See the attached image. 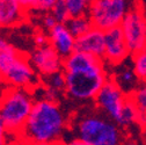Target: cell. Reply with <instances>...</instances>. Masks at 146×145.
I'll return each mask as SVG.
<instances>
[{
    "mask_svg": "<svg viewBox=\"0 0 146 145\" xmlns=\"http://www.w3.org/2000/svg\"><path fill=\"white\" fill-rule=\"evenodd\" d=\"M115 80L126 94H130L131 92H133V90L138 87L137 82L139 81L133 67L132 69L131 67H123L117 73V78Z\"/></svg>",
    "mask_w": 146,
    "mask_h": 145,
    "instance_id": "9a60e30c",
    "label": "cell"
},
{
    "mask_svg": "<svg viewBox=\"0 0 146 145\" xmlns=\"http://www.w3.org/2000/svg\"><path fill=\"white\" fill-rule=\"evenodd\" d=\"M133 56V69L140 82H146V48Z\"/></svg>",
    "mask_w": 146,
    "mask_h": 145,
    "instance_id": "ffe728a7",
    "label": "cell"
},
{
    "mask_svg": "<svg viewBox=\"0 0 146 145\" xmlns=\"http://www.w3.org/2000/svg\"><path fill=\"white\" fill-rule=\"evenodd\" d=\"M30 62L40 76L46 77L63 70L64 58L49 43L44 47H36L30 55Z\"/></svg>",
    "mask_w": 146,
    "mask_h": 145,
    "instance_id": "9c48e42d",
    "label": "cell"
},
{
    "mask_svg": "<svg viewBox=\"0 0 146 145\" xmlns=\"http://www.w3.org/2000/svg\"><path fill=\"white\" fill-rule=\"evenodd\" d=\"M36 70L34 69L30 58L20 53L5 71L1 72L3 81L11 87L34 88L36 85Z\"/></svg>",
    "mask_w": 146,
    "mask_h": 145,
    "instance_id": "ba28073f",
    "label": "cell"
},
{
    "mask_svg": "<svg viewBox=\"0 0 146 145\" xmlns=\"http://www.w3.org/2000/svg\"><path fill=\"white\" fill-rule=\"evenodd\" d=\"M20 51L14 45H12L6 40L0 41V71H5L17 57L20 56Z\"/></svg>",
    "mask_w": 146,
    "mask_h": 145,
    "instance_id": "2e32d148",
    "label": "cell"
},
{
    "mask_svg": "<svg viewBox=\"0 0 146 145\" xmlns=\"http://www.w3.org/2000/svg\"><path fill=\"white\" fill-rule=\"evenodd\" d=\"M65 25L76 37H79V36L84 35L85 33H87L88 30H90L94 27L88 14L78 15V16H70L66 20Z\"/></svg>",
    "mask_w": 146,
    "mask_h": 145,
    "instance_id": "5bb4252c",
    "label": "cell"
},
{
    "mask_svg": "<svg viewBox=\"0 0 146 145\" xmlns=\"http://www.w3.org/2000/svg\"><path fill=\"white\" fill-rule=\"evenodd\" d=\"M141 125H144V128L146 129V114H144V121H143V124Z\"/></svg>",
    "mask_w": 146,
    "mask_h": 145,
    "instance_id": "4316f807",
    "label": "cell"
},
{
    "mask_svg": "<svg viewBox=\"0 0 146 145\" xmlns=\"http://www.w3.org/2000/svg\"><path fill=\"white\" fill-rule=\"evenodd\" d=\"M49 41L63 58L68 57L72 52L76 51L77 37L70 31L65 23L58 22L49 30Z\"/></svg>",
    "mask_w": 146,
    "mask_h": 145,
    "instance_id": "7c38bea8",
    "label": "cell"
},
{
    "mask_svg": "<svg viewBox=\"0 0 146 145\" xmlns=\"http://www.w3.org/2000/svg\"><path fill=\"white\" fill-rule=\"evenodd\" d=\"M103 58L76 50L64 58L63 70L66 77V94L74 100L95 99L108 78Z\"/></svg>",
    "mask_w": 146,
    "mask_h": 145,
    "instance_id": "6da1fadb",
    "label": "cell"
},
{
    "mask_svg": "<svg viewBox=\"0 0 146 145\" xmlns=\"http://www.w3.org/2000/svg\"><path fill=\"white\" fill-rule=\"evenodd\" d=\"M58 23V21L56 20V17H54L53 15H52V13L50 12L49 14H46L44 17H43V26L45 27V29H48V30H50V29H52L54 26H56Z\"/></svg>",
    "mask_w": 146,
    "mask_h": 145,
    "instance_id": "cb8c5ba5",
    "label": "cell"
},
{
    "mask_svg": "<svg viewBox=\"0 0 146 145\" xmlns=\"http://www.w3.org/2000/svg\"><path fill=\"white\" fill-rule=\"evenodd\" d=\"M21 6L26 9V11H29V9H36V0H17Z\"/></svg>",
    "mask_w": 146,
    "mask_h": 145,
    "instance_id": "d4e9b609",
    "label": "cell"
},
{
    "mask_svg": "<svg viewBox=\"0 0 146 145\" xmlns=\"http://www.w3.org/2000/svg\"><path fill=\"white\" fill-rule=\"evenodd\" d=\"M57 1L58 0H36V9L51 11V8Z\"/></svg>",
    "mask_w": 146,
    "mask_h": 145,
    "instance_id": "7402d4cb",
    "label": "cell"
},
{
    "mask_svg": "<svg viewBox=\"0 0 146 145\" xmlns=\"http://www.w3.org/2000/svg\"><path fill=\"white\" fill-rule=\"evenodd\" d=\"M121 28L131 55H136L146 48V11L138 4L126 13Z\"/></svg>",
    "mask_w": 146,
    "mask_h": 145,
    "instance_id": "8992f818",
    "label": "cell"
},
{
    "mask_svg": "<svg viewBox=\"0 0 146 145\" xmlns=\"http://www.w3.org/2000/svg\"><path fill=\"white\" fill-rule=\"evenodd\" d=\"M136 4V0H94L88 15L94 27L106 31L121 26L126 13Z\"/></svg>",
    "mask_w": 146,
    "mask_h": 145,
    "instance_id": "5b68a950",
    "label": "cell"
},
{
    "mask_svg": "<svg viewBox=\"0 0 146 145\" xmlns=\"http://www.w3.org/2000/svg\"><path fill=\"white\" fill-rule=\"evenodd\" d=\"M44 78V85L46 88H50L52 90H56L58 93H63L66 89V77L64 70L57 71L54 73L43 77Z\"/></svg>",
    "mask_w": 146,
    "mask_h": 145,
    "instance_id": "e0dca14e",
    "label": "cell"
},
{
    "mask_svg": "<svg viewBox=\"0 0 146 145\" xmlns=\"http://www.w3.org/2000/svg\"><path fill=\"white\" fill-rule=\"evenodd\" d=\"M34 42H35V45L36 47H44V45H46V44L50 43L49 35H45L44 33L36 34L35 37H34Z\"/></svg>",
    "mask_w": 146,
    "mask_h": 145,
    "instance_id": "603a6c76",
    "label": "cell"
},
{
    "mask_svg": "<svg viewBox=\"0 0 146 145\" xmlns=\"http://www.w3.org/2000/svg\"><path fill=\"white\" fill-rule=\"evenodd\" d=\"M136 1H137V4H138L143 9L146 11V0H136Z\"/></svg>",
    "mask_w": 146,
    "mask_h": 145,
    "instance_id": "484cf974",
    "label": "cell"
},
{
    "mask_svg": "<svg viewBox=\"0 0 146 145\" xmlns=\"http://www.w3.org/2000/svg\"><path fill=\"white\" fill-rule=\"evenodd\" d=\"M26 19V9L17 0H0V25L9 28L20 25Z\"/></svg>",
    "mask_w": 146,
    "mask_h": 145,
    "instance_id": "4fadbf2b",
    "label": "cell"
},
{
    "mask_svg": "<svg viewBox=\"0 0 146 145\" xmlns=\"http://www.w3.org/2000/svg\"><path fill=\"white\" fill-rule=\"evenodd\" d=\"M65 128L66 120L57 101L44 98L34 103L19 137L26 143L52 144L62 139Z\"/></svg>",
    "mask_w": 146,
    "mask_h": 145,
    "instance_id": "7a4b0ae2",
    "label": "cell"
},
{
    "mask_svg": "<svg viewBox=\"0 0 146 145\" xmlns=\"http://www.w3.org/2000/svg\"><path fill=\"white\" fill-rule=\"evenodd\" d=\"M118 124L103 116L92 114L81 117L76 126L77 140L81 145H117L122 142Z\"/></svg>",
    "mask_w": 146,
    "mask_h": 145,
    "instance_id": "277c9868",
    "label": "cell"
},
{
    "mask_svg": "<svg viewBox=\"0 0 146 145\" xmlns=\"http://www.w3.org/2000/svg\"><path fill=\"white\" fill-rule=\"evenodd\" d=\"M127 96L141 114H146V82H143L140 86H138L133 92L127 94Z\"/></svg>",
    "mask_w": 146,
    "mask_h": 145,
    "instance_id": "d6986e66",
    "label": "cell"
},
{
    "mask_svg": "<svg viewBox=\"0 0 146 145\" xmlns=\"http://www.w3.org/2000/svg\"><path fill=\"white\" fill-rule=\"evenodd\" d=\"M50 12L52 13V15L54 17H56V20L58 22H62V23H65L66 20L70 17V13H68L65 0H58V1L53 5V7L51 8Z\"/></svg>",
    "mask_w": 146,
    "mask_h": 145,
    "instance_id": "44dd1931",
    "label": "cell"
},
{
    "mask_svg": "<svg viewBox=\"0 0 146 145\" xmlns=\"http://www.w3.org/2000/svg\"><path fill=\"white\" fill-rule=\"evenodd\" d=\"M131 55L127 48L121 26L106 30V51L104 58L113 65H119Z\"/></svg>",
    "mask_w": 146,
    "mask_h": 145,
    "instance_id": "30bf717a",
    "label": "cell"
},
{
    "mask_svg": "<svg viewBox=\"0 0 146 145\" xmlns=\"http://www.w3.org/2000/svg\"><path fill=\"white\" fill-rule=\"evenodd\" d=\"M33 96L28 88L11 87L4 90L0 109V132L19 135L31 113Z\"/></svg>",
    "mask_w": 146,
    "mask_h": 145,
    "instance_id": "3957f363",
    "label": "cell"
},
{
    "mask_svg": "<svg viewBox=\"0 0 146 145\" xmlns=\"http://www.w3.org/2000/svg\"><path fill=\"white\" fill-rule=\"evenodd\" d=\"M126 101L127 94L114 79L107 80V82L95 96L98 107L117 124L122 118Z\"/></svg>",
    "mask_w": 146,
    "mask_h": 145,
    "instance_id": "52a82bcc",
    "label": "cell"
},
{
    "mask_svg": "<svg viewBox=\"0 0 146 145\" xmlns=\"http://www.w3.org/2000/svg\"><path fill=\"white\" fill-rule=\"evenodd\" d=\"M94 0H65L70 16H78L88 14Z\"/></svg>",
    "mask_w": 146,
    "mask_h": 145,
    "instance_id": "ac0fdd59",
    "label": "cell"
},
{
    "mask_svg": "<svg viewBox=\"0 0 146 145\" xmlns=\"http://www.w3.org/2000/svg\"><path fill=\"white\" fill-rule=\"evenodd\" d=\"M76 50L88 52L96 57L104 58L106 31L98 27H93L92 29L85 33L84 35L77 37Z\"/></svg>",
    "mask_w": 146,
    "mask_h": 145,
    "instance_id": "8fae6325",
    "label": "cell"
}]
</instances>
